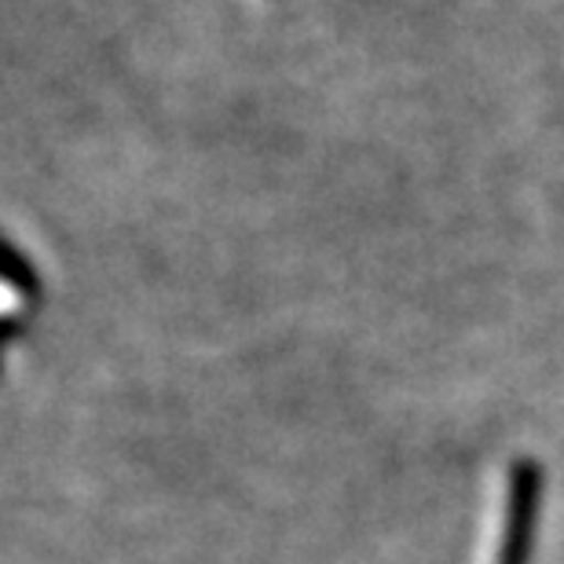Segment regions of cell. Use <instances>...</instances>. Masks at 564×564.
I'll return each instance as SVG.
<instances>
[{
	"label": "cell",
	"mask_w": 564,
	"mask_h": 564,
	"mask_svg": "<svg viewBox=\"0 0 564 564\" xmlns=\"http://www.w3.org/2000/svg\"><path fill=\"white\" fill-rule=\"evenodd\" d=\"M539 506H543V469L535 462H517L510 473V491H506L502 546L495 564H532Z\"/></svg>",
	"instance_id": "6da1fadb"
}]
</instances>
